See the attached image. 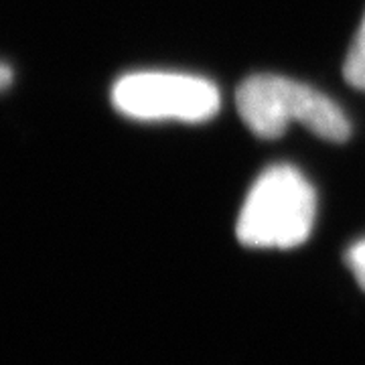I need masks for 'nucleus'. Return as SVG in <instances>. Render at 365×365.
Returning <instances> with one entry per match:
<instances>
[{"label":"nucleus","mask_w":365,"mask_h":365,"mask_svg":"<svg viewBox=\"0 0 365 365\" xmlns=\"http://www.w3.org/2000/svg\"><path fill=\"white\" fill-rule=\"evenodd\" d=\"M11 81H13V71L4 63H0V90H4Z\"/></svg>","instance_id":"obj_6"},{"label":"nucleus","mask_w":365,"mask_h":365,"mask_svg":"<svg viewBox=\"0 0 365 365\" xmlns=\"http://www.w3.org/2000/svg\"><path fill=\"white\" fill-rule=\"evenodd\" d=\"M345 260H347V266H349V270L355 276V280L365 290V240L355 242L351 248L347 250Z\"/></svg>","instance_id":"obj_5"},{"label":"nucleus","mask_w":365,"mask_h":365,"mask_svg":"<svg viewBox=\"0 0 365 365\" xmlns=\"http://www.w3.org/2000/svg\"><path fill=\"white\" fill-rule=\"evenodd\" d=\"M343 73L353 88L365 91V14L361 26H359L351 47H349V53H347Z\"/></svg>","instance_id":"obj_4"},{"label":"nucleus","mask_w":365,"mask_h":365,"mask_svg":"<svg viewBox=\"0 0 365 365\" xmlns=\"http://www.w3.org/2000/svg\"><path fill=\"white\" fill-rule=\"evenodd\" d=\"M112 102L122 114L136 120L205 122L217 114L222 96L209 79L187 73L140 71L118 79Z\"/></svg>","instance_id":"obj_3"},{"label":"nucleus","mask_w":365,"mask_h":365,"mask_svg":"<svg viewBox=\"0 0 365 365\" xmlns=\"http://www.w3.org/2000/svg\"><path fill=\"white\" fill-rule=\"evenodd\" d=\"M240 118L260 138L282 136L290 122H300L317 136L345 143L351 124L325 93L292 79L260 73L240 83L235 91Z\"/></svg>","instance_id":"obj_1"},{"label":"nucleus","mask_w":365,"mask_h":365,"mask_svg":"<svg viewBox=\"0 0 365 365\" xmlns=\"http://www.w3.org/2000/svg\"><path fill=\"white\" fill-rule=\"evenodd\" d=\"M314 215L313 185L299 169L274 165L250 189L235 223V234L250 248H294L309 240Z\"/></svg>","instance_id":"obj_2"}]
</instances>
